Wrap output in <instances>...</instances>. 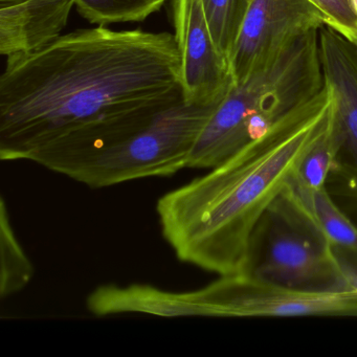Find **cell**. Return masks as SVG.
Here are the masks:
<instances>
[{
    "label": "cell",
    "instance_id": "52a82bcc",
    "mask_svg": "<svg viewBox=\"0 0 357 357\" xmlns=\"http://www.w3.org/2000/svg\"><path fill=\"white\" fill-rule=\"evenodd\" d=\"M325 26V15L310 0H250L229 59L235 84L307 33Z\"/></svg>",
    "mask_w": 357,
    "mask_h": 357
},
{
    "label": "cell",
    "instance_id": "277c9868",
    "mask_svg": "<svg viewBox=\"0 0 357 357\" xmlns=\"http://www.w3.org/2000/svg\"><path fill=\"white\" fill-rule=\"evenodd\" d=\"M217 106L181 101L143 128L62 165L56 173L91 189L174 175L188 168L196 139Z\"/></svg>",
    "mask_w": 357,
    "mask_h": 357
},
{
    "label": "cell",
    "instance_id": "6da1fadb",
    "mask_svg": "<svg viewBox=\"0 0 357 357\" xmlns=\"http://www.w3.org/2000/svg\"><path fill=\"white\" fill-rule=\"evenodd\" d=\"M181 101L174 34L80 29L7 58L0 76V158L55 172Z\"/></svg>",
    "mask_w": 357,
    "mask_h": 357
},
{
    "label": "cell",
    "instance_id": "ac0fdd59",
    "mask_svg": "<svg viewBox=\"0 0 357 357\" xmlns=\"http://www.w3.org/2000/svg\"><path fill=\"white\" fill-rule=\"evenodd\" d=\"M344 289L357 291V248L332 246Z\"/></svg>",
    "mask_w": 357,
    "mask_h": 357
},
{
    "label": "cell",
    "instance_id": "3957f363",
    "mask_svg": "<svg viewBox=\"0 0 357 357\" xmlns=\"http://www.w3.org/2000/svg\"><path fill=\"white\" fill-rule=\"evenodd\" d=\"M319 32L307 33L235 85L198 135L188 168L219 166L323 91Z\"/></svg>",
    "mask_w": 357,
    "mask_h": 357
},
{
    "label": "cell",
    "instance_id": "ba28073f",
    "mask_svg": "<svg viewBox=\"0 0 357 357\" xmlns=\"http://www.w3.org/2000/svg\"><path fill=\"white\" fill-rule=\"evenodd\" d=\"M171 16L181 53L183 102L220 103L236 84L229 62L211 36L202 0H172Z\"/></svg>",
    "mask_w": 357,
    "mask_h": 357
},
{
    "label": "cell",
    "instance_id": "7c38bea8",
    "mask_svg": "<svg viewBox=\"0 0 357 357\" xmlns=\"http://www.w3.org/2000/svg\"><path fill=\"white\" fill-rule=\"evenodd\" d=\"M335 129L337 153L326 188L334 202L357 225V123L342 127L335 124Z\"/></svg>",
    "mask_w": 357,
    "mask_h": 357
},
{
    "label": "cell",
    "instance_id": "4fadbf2b",
    "mask_svg": "<svg viewBox=\"0 0 357 357\" xmlns=\"http://www.w3.org/2000/svg\"><path fill=\"white\" fill-rule=\"evenodd\" d=\"M0 296L5 300L30 283L34 275V267L16 238L3 197L0 204Z\"/></svg>",
    "mask_w": 357,
    "mask_h": 357
},
{
    "label": "cell",
    "instance_id": "2e32d148",
    "mask_svg": "<svg viewBox=\"0 0 357 357\" xmlns=\"http://www.w3.org/2000/svg\"><path fill=\"white\" fill-rule=\"evenodd\" d=\"M337 149L338 139L334 124L333 101V114L329 126L303 158L294 176L296 181L308 189L325 188Z\"/></svg>",
    "mask_w": 357,
    "mask_h": 357
},
{
    "label": "cell",
    "instance_id": "8fae6325",
    "mask_svg": "<svg viewBox=\"0 0 357 357\" xmlns=\"http://www.w3.org/2000/svg\"><path fill=\"white\" fill-rule=\"evenodd\" d=\"M287 188L332 246L357 248V225L334 202L327 188L308 189L294 177Z\"/></svg>",
    "mask_w": 357,
    "mask_h": 357
},
{
    "label": "cell",
    "instance_id": "7a4b0ae2",
    "mask_svg": "<svg viewBox=\"0 0 357 357\" xmlns=\"http://www.w3.org/2000/svg\"><path fill=\"white\" fill-rule=\"evenodd\" d=\"M333 95L323 91L210 172L162 195L156 213L179 261L220 275L243 271L250 240L329 126Z\"/></svg>",
    "mask_w": 357,
    "mask_h": 357
},
{
    "label": "cell",
    "instance_id": "9c48e42d",
    "mask_svg": "<svg viewBox=\"0 0 357 357\" xmlns=\"http://www.w3.org/2000/svg\"><path fill=\"white\" fill-rule=\"evenodd\" d=\"M75 0H0V54L38 51L62 36Z\"/></svg>",
    "mask_w": 357,
    "mask_h": 357
},
{
    "label": "cell",
    "instance_id": "5b68a950",
    "mask_svg": "<svg viewBox=\"0 0 357 357\" xmlns=\"http://www.w3.org/2000/svg\"><path fill=\"white\" fill-rule=\"evenodd\" d=\"M242 273L305 291L346 290L331 243L287 187L257 225Z\"/></svg>",
    "mask_w": 357,
    "mask_h": 357
},
{
    "label": "cell",
    "instance_id": "9a60e30c",
    "mask_svg": "<svg viewBox=\"0 0 357 357\" xmlns=\"http://www.w3.org/2000/svg\"><path fill=\"white\" fill-rule=\"evenodd\" d=\"M202 3L213 41L229 64L248 3L246 0H202Z\"/></svg>",
    "mask_w": 357,
    "mask_h": 357
},
{
    "label": "cell",
    "instance_id": "d6986e66",
    "mask_svg": "<svg viewBox=\"0 0 357 357\" xmlns=\"http://www.w3.org/2000/svg\"><path fill=\"white\" fill-rule=\"evenodd\" d=\"M351 5H352L353 11H354L357 17V0H351Z\"/></svg>",
    "mask_w": 357,
    "mask_h": 357
},
{
    "label": "cell",
    "instance_id": "5bb4252c",
    "mask_svg": "<svg viewBox=\"0 0 357 357\" xmlns=\"http://www.w3.org/2000/svg\"><path fill=\"white\" fill-rule=\"evenodd\" d=\"M78 13L99 26L142 22L160 11L167 0H75Z\"/></svg>",
    "mask_w": 357,
    "mask_h": 357
},
{
    "label": "cell",
    "instance_id": "e0dca14e",
    "mask_svg": "<svg viewBox=\"0 0 357 357\" xmlns=\"http://www.w3.org/2000/svg\"><path fill=\"white\" fill-rule=\"evenodd\" d=\"M250 0H246L250 3ZM325 15L326 26L357 47V17L351 0H310Z\"/></svg>",
    "mask_w": 357,
    "mask_h": 357
},
{
    "label": "cell",
    "instance_id": "30bf717a",
    "mask_svg": "<svg viewBox=\"0 0 357 357\" xmlns=\"http://www.w3.org/2000/svg\"><path fill=\"white\" fill-rule=\"evenodd\" d=\"M95 317L141 313L162 317H212L200 290L168 291L147 284L99 286L86 298Z\"/></svg>",
    "mask_w": 357,
    "mask_h": 357
},
{
    "label": "cell",
    "instance_id": "8992f818",
    "mask_svg": "<svg viewBox=\"0 0 357 357\" xmlns=\"http://www.w3.org/2000/svg\"><path fill=\"white\" fill-rule=\"evenodd\" d=\"M213 317H357V291H305L252 277L220 275L200 288Z\"/></svg>",
    "mask_w": 357,
    "mask_h": 357
}]
</instances>
